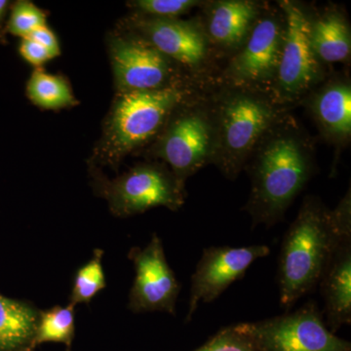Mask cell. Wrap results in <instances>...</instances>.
<instances>
[{
  "label": "cell",
  "mask_w": 351,
  "mask_h": 351,
  "mask_svg": "<svg viewBox=\"0 0 351 351\" xmlns=\"http://www.w3.org/2000/svg\"><path fill=\"white\" fill-rule=\"evenodd\" d=\"M244 169L251 180L250 196L244 209L250 215L253 226L271 228L282 221L315 174L311 136L286 113L261 138Z\"/></svg>",
  "instance_id": "6da1fadb"
},
{
  "label": "cell",
  "mask_w": 351,
  "mask_h": 351,
  "mask_svg": "<svg viewBox=\"0 0 351 351\" xmlns=\"http://www.w3.org/2000/svg\"><path fill=\"white\" fill-rule=\"evenodd\" d=\"M216 124L213 164L226 179L239 177L263 136L286 114L267 92L228 86L212 100Z\"/></svg>",
  "instance_id": "7a4b0ae2"
},
{
  "label": "cell",
  "mask_w": 351,
  "mask_h": 351,
  "mask_svg": "<svg viewBox=\"0 0 351 351\" xmlns=\"http://www.w3.org/2000/svg\"><path fill=\"white\" fill-rule=\"evenodd\" d=\"M336 232L332 210L319 198L306 196L281 246L278 286L284 308L289 311L318 285Z\"/></svg>",
  "instance_id": "3957f363"
},
{
  "label": "cell",
  "mask_w": 351,
  "mask_h": 351,
  "mask_svg": "<svg viewBox=\"0 0 351 351\" xmlns=\"http://www.w3.org/2000/svg\"><path fill=\"white\" fill-rule=\"evenodd\" d=\"M195 88L176 82L151 91L125 92L113 108L108 131L115 156L128 154L158 135L180 106L193 98Z\"/></svg>",
  "instance_id": "277c9868"
},
{
  "label": "cell",
  "mask_w": 351,
  "mask_h": 351,
  "mask_svg": "<svg viewBox=\"0 0 351 351\" xmlns=\"http://www.w3.org/2000/svg\"><path fill=\"white\" fill-rule=\"evenodd\" d=\"M163 129L157 156L169 165L182 184L201 168L213 162L216 124L212 101H186L173 112Z\"/></svg>",
  "instance_id": "5b68a950"
},
{
  "label": "cell",
  "mask_w": 351,
  "mask_h": 351,
  "mask_svg": "<svg viewBox=\"0 0 351 351\" xmlns=\"http://www.w3.org/2000/svg\"><path fill=\"white\" fill-rule=\"evenodd\" d=\"M277 3L285 19V34L280 64L269 95L286 107L306 98L322 83L324 69L311 47V16L297 2L280 0Z\"/></svg>",
  "instance_id": "8992f818"
},
{
  "label": "cell",
  "mask_w": 351,
  "mask_h": 351,
  "mask_svg": "<svg viewBox=\"0 0 351 351\" xmlns=\"http://www.w3.org/2000/svg\"><path fill=\"white\" fill-rule=\"evenodd\" d=\"M239 326L257 351H351L350 341L328 329L313 301L293 313Z\"/></svg>",
  "instance_id": "52a82bcc"
},
{
  "label": "cell",
  "mask_w": 351,
  "mask_h": 351,
  "mask_svg": "<svg viewBox=\"0 0 351 351\" xmlns=\"http://www.w3.org/2000/svg\"><path fill=\"white\" fill-rule=\"evenodd\" d=\"M285 19L282 11L261 14L243 45L237 51L225 76L228 86L269 94L282 55Z\"/></svg>",
  "instance_id": "ba28073f"
},
{
  "label": "cell",
  "mask_w": 351,
  "mask_h": 351,
  "mask_svg": "<svg viewBox=\"0 0 351 351\" xmlns=\"http://www.w3.org/2000/svg\"><path fill=\"white\" fill-rule=\"evenodd\" d=\"M110 210L119 217L144 213L156 207L177 211L184 204V184L159 164H142L103 186Z\"/></svg>",
  "instance_id": "9c48e42d"
},
{
  "label": "cell",
  "mask_w": 351,
  "mask_h": 351,
  "mask_svg": "<svg viewBox=\"0 0 351 351\" xmlns=\"http://www.w3.org/2000/svg\"><path fill=\"white\" fill-rule=\"evenodd\" d=\"M337 232L321 274L326 326L334 334L351 323V198L350 189L332 210Z\"/></svg>",
  "instance_id": "30bf717a"
},
{
  "label": "cell",
  "mask_w": 351,
  "mask_h": 351,
  "mask_svg": "<svg viewBox=\"0 0 351 351\" xmlns=\"http://www.w3.org/2000/svg\"><path fill=\"white\" fill-rule=\"evenodd\" d=\"M128 258L136 272L129 294V309L134 313L163 311L176 315L181 285L166 260L162 240L152 235L144 248H132Z\"/></svg>",
  "instance_id": "8fae6325"
},
{
  "label": "cell",
  "mask_w": 351,
  "mask_h": 351,
  "mask_svg": "<svg viewBox=\"0 0 351 351\" xmlns=\"http://www.w3.org/2000/svg\"><path fill=\"white\" fill-rule=\"evenodd\" d=\"M269 253L267 245L205 248L191 276L186 322L191 320L201 302L208 304L218 299L233 282L244 276L252 263Z\"/></svg>",
  "instance_id": "7c38bea8"
},
{
  "label": "cell",
  "mask_w": 351,
  "mask_h": 351,
  "mask_svg": "<svg viewBox=\"0 0 351 351\" xmlns=\"http://www.w3.org/2000/svg\"><path fill=\"white\" fill-rule=\"evenodd\" d=\"M112 60L121 93L151 91L176 82L173 61L145 39H117Z\"/></svg>",
  "instance_id": "4fadbf2b"
},
{
  "label": "cell",
  "mask_w": 351,
  "mask_h": 351,
  "mask_svg": "<svg viewBox=\"0 0 351 351\" xmlns=\"http://www.w3.org/2000/svg\"><path fill=\"white\" fill-rule=\"evenodd\" d=\"M138 27L143 39L174 63L195 69L206 61L209 41L198 23L151 18L142 21Z\"/></svg>",
  "instance_id": "5bb4252c"
},
{
  "label": "cell",
  "mask_w": 351,
  "mask_h": 351,
  "mask_svg": "<svg viewBox=\"0 0 351 351\" xmlns=\"http://www.w3.org/2000/svg\"><path fill=\"white\" fill-rule=\"evenodd\" d=\"M306 105L321 135L341 147L351 136V85L346 77L320 83L306 97Z\"/></svg>",
  "instance_id": "9a60e30c"
},
{
  "label": "cell",
  "mask_w": 351,
  "mask_h": 351,
  "mask_svg": "<svg viewBox=\"0 0 351 351\" xmlns=\"http://www.w3.org/2000/svg\"><path fill=\"white\" fill-rule=\"evenodd\" d=\"M262 14V5L250 0L212 2L205 34L209 43L223 50H239Z\"/></svg>",
  "instance_id": "2e32d148"
},
{
  "label": "cell",
  "mask_w": 351,
  "mask_h": 351,
  "mask_svg": "<svg viewBox=\"0 0 351 351\" xmlns=\"http://www.w3.org/2000/svg\"><path fill=\"white\" fill-rule=\"evenodd\" d=\"M309 38L314 55L321 64L348 62L351 53L350 25L339 10L311 17Z\"/></svg>",
  "instance_id": "e0dca14e"
},
{
  "label": "cell",
  "mask_w": 351,
  "mask_h": 351,
  "mask_svg": "<svg viewBox=\"0 0 351 351\" xmlns=\"http://www.w3.org/2000/svg\"><path fill=\"white\" fill-rule=\"evenodd\" d=\"M40 311L29 302L0 295V351H27Z\"/></svg>",
  "instance_id": "ac0fdd59"
},
{
  "label": "cell",
  "mask_w": 351,
  "mask_h": 351,
  "mask_svg": "<svg viewBox=\"0 0 351 351\" xmlns=\"http://www.w3.org/2000/svg\"><path fill=\"white\" fill-rule=\"evenodd\" d=\"M75 307L69 304L40 311L36 335L27 351H32L44 343H61L69 348L75 337Z\"/></svg>",
  "instance_id": "d6986e66"
},
{
  "label": "cell",
  "mask_w": 351,
  "mask_h": 351,
  "mask_svg": "<svg viewBox=\"0 0 351 351\" xmlns=\"http://www.w3.org/2000/svg\"><path fill=\"white\" fill-rule=\"evenodd\" d=\"M27 93L34 105L46 110H59L75 104L68 82L61 76L48 75L41 69L32 73Z\"/></svg>",
  "instance_id": "ffe728a7"
},
{
  "label": "cell",
  "mask_w": 351,
  "mask_h": 351,
  "mask_svg": "<svg viewBox=\"0 0 351 351\" xmlns=\"http://www.w3.org/2000/svg\"><path fill=\"white\" fill-rule=\"evenodd\" d=\"M104 251L95 249L91 260L76 272L71 294V302L73 306L88 304L92 299L106 288L105 272H104Z\"/></svg>",
  "instance_id": "44dd1931"
},
{
  "label": "cell",
  "mask_w": 351,
  "mask_h": 351,
  "mask_svg": "<svg viewBox=\"0 0 351 351\" xmlns=\"http://www.w3.org/2000/svg\"><path fill=\"white\" fill-rule=\"evenodd\" d=\"M45 25L46 16L43 10L32 2L19 1L14 6L8 27L14 36L25 38Z\"/></svg>",
  "instance_id": "7402d4cb"
},
{
  "label": "cell",
  "mask_w": 351,
  "mask_h": 351,
  "mask_svg": "<svg viewBox=\"0 0 351 351\" xmlns=\"http://www.w3.org/2000/svg\"><path fill=\"white\" fill-rule=\"evenodd\" d=\"M195 351H257L250 337L240 328L232 325L219 330L207 343Z\"/></svg>",
  "instance_id": "603a6c76"
},
{
  "label": "cell",
  "mask_w": 351,
  "mask_h": 351,
  "mask_svg": "<svg viewBox=\"0 0 351 351\" xmlns=\"http://www.w3.org/2000/svg\"><path fill=\"white\" fill-rule=\"evenodd\" d=\"M199 4L197 0H138L132 5L141 13L156 19H177Z\"/></svg>",
  "instance_id": "cb8c5ba5"
},
{
  "label": "cell",
  "mask_w": 351,
  "mask_h": 351,
  "mask_svg": "<svg viewBox=\"0 0 351 351\" xmlns=\"http://www.w3.org/2000/svg\"><path fill=\"white\" fill-rule=\"evenodd\" d=\"M20 53L27 63L34 66H40L46 62L54 59L49 51L32 38H23L20 45Z\"/></svg>",
  "instance_id": "d4e9b609"
},
{
  "label": "cell",
  "mask_w": 351,
  "mask_h": 351,
  "mask_svg": "<svg viewBox=\"0 0 351 351\" xmlns=\"http://www.w3.org/2000/svg\"><path fill=\"white\" fill-rule=\"evenodd\" d=\"M27 38H32V40L41 44L46 49L49 51L54 58L59 56L60 53H61L59 41H58L54 32L51 31L47 25L36 29V31L32 32L31 36H27Z\"/></svg>",
  "instance_id": "484cf974"
},
{
  "label": "cell",
  "mask_w": 351,
  "mask_h": 351,
  "mask_svg": "<svg viewBox=\"0 0 351 351\" xmlns=\"http://www.w3.org/2000/svg\"><path fill=\"white\" fill-rule=\"evenodd\" d=\"M7 5V1L5 0H0V16L3 13L4 9Z\"/></svg>",
  "instance_id": "4316f807"
}]
</instances>
